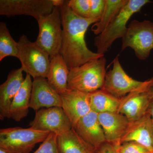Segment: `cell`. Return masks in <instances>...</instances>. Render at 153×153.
<instances>
[{"label":"cell","instance_id":"obj_1","mask_svg":"<svg viewBox=\"0 0 153 153\" xmlns=\"http://www.w3.org/2000/svg\"><path fill=\"white\" fill-rule=\"evenodd\" d=\"M62 19L63 39L60 54L69 69L104 56L91 51L85 41L89 26L97 20L78 16L67 4V1L59 7Z\"/></svg>","mask_w":153,"mask_h":153},{"label":"cell","instance_id":"obj_2","mask_svg":"<svg viewBox=\"0 0 153 153\" xmlns=\"http://www.w3.org/2000/svg\"><path fill=\"white\" fill-rule=\"evenodd\" d=\"M106 64L103 56L70 69L68 89L89 94L101 89L106 74Z\"/></svg>","mask_w":153,"mask_h":153},{"label":"cell","instance_id":"obj_3","mask_svg":"<svg viewBox=\"0 0 153 153\" xmlns=\"http://www.w3.org/2000/svg\"><path fill=\"white\" fill-rule=\"evenodd\" d=\"M151 2L149 0H128L107 27L94 38L97 53L104 55L117 39L122 38L127 30V23L133 15L140 12L144 6Z\"/></svg>","mask_w":153,"mask_h":153},{"label":"cell","instance_id":"obj_4","mask_svg":"<svg viewBox=\"0 0 153 153\" xmlns=\"http://www.w3.org/2000/svg\"><path fill=\"white\" fill-rule=\"evenodd\" d=\"M18 43L17 58L21 62L23 71L33 79L47 78L50 68L49 55L36 42L30 41L26 35H22Z\"/></svg>","mask_w":153,"mask_h":153},{"label":"cell","instance_id":"obj_5","mask_svg":"<svg viewBox=\"0 0 153 153\" xmlns=\"http://www.w3.org/2000/svg\"><path fill=\"white\" fill-rule=\"evenodd\" d=\"M50 133L30 127L1 128L0 148L11 153H30L36 144L43 143Z\"/></svg>","mask_w":153,"mask_h":153},{"label":"cell","instance_id":"obj_6","mask_svg":"<svg viewBox=\"0 0 153 153\" xmlns=\"http://www.w3.org/2000/svg\"><path fill=\"white\" fill-rule=\"evenodd\" d=\"M38 22L39 33L36 41L50 58L60 54L63 39L62 19L59 7H54L52 13Z\"/></svg>","mask_w":153,"mask_h":153},{"label":"cell","instance_id":"obj_7","mask_svg":"<svg viewBox=\"0 0 153 153\" xmlns=\"http://www.w3.org/2000/svg\"><path fill=\"white\" fill-rule=\"evenodd\" d=\"M122 39V51L130 47L138 59L146 60L153 49V22L133 20L128 26L126 33Z\"/></svg>","mask_w":153,"mask_h":153},{"label":"cell","instance_id":"obj_8","mask_svg":"<svg viewBox=\"0 0 153 153\" xmlns=\"http://www.w3.org/2000/svg\"><path fill=\"white\" fill-rule=\"evenodd\" d=\"M52 0H1L0 15L30 16L37 21L52 13Z\"/></svg>","mask_w":153,"mask_h":153},{"label":"cell","instance_id":"obj_9","mask_svg":"<svg viewBox=\"0 0 153 153\" xmlns=\"http://www.w3.org/2000/svg\"><path fill=\"white\" fill-rule=\"evenodd\" d=\"M29 126L31 128L54 133L57 135L73 128L71 122L61 107L43 108L37 111Z\"/></svg>","mask_w":153,"mask_h":153},{"label":"cell","instance_id":"obj_10","mask_svg":"<svg viewBox=\"0 0 153 153\" xmlns=\"http://www.w3.org/2000/svg\"><path fill=\"white\" fill-rule=\"evenodd\" d=\"M146 82L133 79L126 73L118 57L113 61L112 68L106 72L104 85L101 89L121 98L142 87Z\"/></svg>","mask_w":153,"mask_h":153},{"label":"cell","instance_id":"obj_11","mask_svg":"<svg viewBox=\"0 0 153 153\" xmlns=\"http://www.w3.org/2000/svg\"><path fill=\"white\" fill-rule=\"evenodd\" d=\"M153 85V77L146 80L142 87L121 97L118 113L125 116L130 122L142 117L147 112L149 91Z\"/></svg>","mask_w":153,"mask_h":153},{"label":"cell","instance_id":"obj_12","mask_svg":"<svg viewBox=\"0 0 153 153\" xmlns=\"http://www.w3.org/2000/svg\"><path fill=\"white\" fill-rule=\"evenodd\" d=\"M60 96L62 108L74 128L80 119L91 111L90 94L68 89Z\"/></svg>","mask_w":153,"mask_h":153},{"label":"cell","instance_id":"obj_13","mask_svg":"<svg viewBox=\"0 0 153 153\" xmlns=\"http://www.w3.org/2000/svg\"><path fill=\"white\" fill-rule=\"evenodd\" d=\"M62 107L61 96L49 85L47 78L33 79L30 108L36 111L43 108Z\"/></svg>","mask_w":153,"mask_h":153},{"label":"cell","instance_id":"obj_14","mask_svg":"<svg viewBox=\"0 0 153 153\" xmlns=\"http://www.w3.org/2000/svg\"><path fill=\"white\" fill-rule=\"evenodd\" d=\"M128 142L139 143L153 153V119L149 113L130 122L121 144Z\"/></svg>","mask_w":153,"mask_h":153},{"label":"cell","instance_id":"obj_15","mask_svg":"<svg viewBox=\"0 0 153 153\" xmlns=\"http://www.w3.org/2000/svg\"><path fill=\"white\" fill-rule=\"evenodd\" d=\"M82 139L95 149L106 142L98 114L91 111L80 119L74 128Z\"/></svg>","mask_w":153,"mask_h":153},{"label":"cell","instance_id":"obj_16","mask_svg":"<svg viewBox=\"0 0 153 153\" xmlns=\"http://www.w3.org/2000/svg\"><path fill=\"white\" fill-rule=\"evenodd\" d=\"M23 71L21 67L12 70L7 80L0 85V119L1 120L10 118L12 102L25 81Z\"/></svg>","mask_w":153,"mask_h":153},{"label":"cell","instance_id":"obj_17","mask_svg":"<svg viewBox=\"0 0 153 153\" xmlns=\"http://www.w3.org/2000/svg\"><path fill=\"white\" fill-rule=\"evenodd\" d=\"M98 119L106 141L120 146L121 140L128 127L129 120L118 112L98 114Z\"/></svg>","mask_w":153,"mask_h":153},{"label":"cell","instance_id":"obj_18","mask_svg":"<svg viewBox=\"0 0 153 153\" xmlns=\"http://www.w3.org/2000/svg\"><path fill=\"white\" fill-rule=\"evenodd\" d=\"M69 70L60 53L51 58L47 79L49 85L60 95L68 89Z\"/></svg>","mask_w":153,"mask_h":153},{"label":"cell","instance_id":"obj_19","mask_svg":"<svg viewBox=\"0 0 153 153\" xmlns=\"http://www.w3.org/2000/svg\"><path fill=\"white\" fill-rule=\"evenodd\" d=\"M33 81L31 76L27 74L22 87L15 96L10 110V118L20 121L29 113Z\"/></svg>","mask_w":153,"mask_h":153},{"label":"cell","instance_id":"obj_20","mask_svg":"<svg viewBox=\"0 0 153 153\" xmlns=\"http://www.w3.org/2000/svg\"><path fill=\"white\" fill-rule=\"evenodd\" d=\"M57 149L59 153H94L95 149L82 139L74 128L58 135Z\"/></svg>","mask_w":153,"mask_h":153},{"label":"cell","instance_id":"obj_21","mask_svg":"<svg viewBox=\"0 0 153 153\" xmlns=\"http://www.w3.org/2000/svg\"><path fill=\"white\" fill-rule=\"evenodd\" d=\"M91 111L99 114L118 112L121 98L100 89L90 94Z\"/></svg>","mask_w":153,"mask_h":153},{"label":"cell","instance_id":"obj_22","mask_svg":"<svg viewBox=\"0 0 153 153\" xmlns=\"http://www.w3.org/2000/svg\"><path fill=\"white\" fill-rule=\"evenodd\" d=\"M127 1L128 0H105L104 11L101 18L91 27L94 34L97 36L104 31Z\"/></svg>","mask_w":153,"mask_h":153},{"label":"cell","instance_id":"obj_23","mask_svg":"<svg viewBox=\"0 0 153 153\" xmlns=\"http://www.w3.org/2000/svg\"><path fill=\"white\" fill-rule=\"evenodd\" d=\"M18 43L11 36L5 22L0 23V61L5 57H17Z\"/></svg>","mask_w":153,"mask_h":153},{"label":"cell","instance_id":"obj_24","mask_svg":"<svg viewBox=\"0 0 153 153\" xmlns=\"http://www.w3.org/2000/svg\"><path fill=\"white\" fill-rule=\"evenodd\" d=\"M67 4L71 10L78 16L90 18V0H70Z\"/></svg>","mask_w":153,"mask_h":153},{"label":"cell","instance_id":"obj_25","mask_svg":"<svg viewBox=\"0 0 153 153\" xmlns=\"http://www.w3.org/2000/svg\"><path fill=\"white\" fill-rule=\"evenodd\" d=\"M57 136L56 134L50 133L34 153H59L57 146Z\"/></svg>","mask_w":153,"mask_h":153},{"label":"cell","instance_id":"obj_26","mask_svg":"<svg viewBox=\"0 0 153 153\" xmlns=\"http://www.w3.org/2000/svg\"><path fill=\"white\" fill-rule=\"evenodd\" d=\"M120 153H153L142 145L134 142L123 143L120 148Z\"/></svg>","mask_w":153,"mask_h":153},{"label":"cell","instance_id":"obj_27","mask_svg":"<svg viewBox=\"0 0 153 153\" xmlns=\"http://www.w3.org/2000/svg\"><path fill=\"white\" fill-rule=\"evenodd\" d=\"M105 0H90V18L99 21L105 7Z\"/></svg>","mask_w":153,"mask_h":153},{"label":"cell","instance_id":"obj_28","mask_svg":"<svg viewBox=\"0 0 153 153\" xmlns=\"http://www.w3.org/2000/svg\"><path fill=\"white\" fill-rule=\"evenodd\" d=\"M120 146L106 141L96 149L94 153H120Z\"/></svg>","mask_w":153,"mask_h":153},{"label":"cell","instance_id":"obj_29","mask_svg":"<svg viewBox=\"0 0 153 153\" xmlns=\"http://www.w3.org/2000/svg\"><path fill=\"white\" fill-rule=\"evenodd\" d=\"M149 102L147 113L150 115L153 119V85L149 91Z\"/></svg>","mask_w":153,"mask_h":153},{"label":"cell","instance_id":"obj_30","mask_svg":"<svg viewBox=\"0 0 153 153\" xmlns=\"http://www.w3.org/2000/svg\"><path fill=\"white\" fill-rule=\"evenodd\" d=\"M52 1L54 7H60L65 3L66 1H64V0H52Z\"/></svg>","mask_w":153,"mask_h":153},{"label":"cell","instance_id":"obj_31","mask_svg":"<svg viewBox=\"0 0 153 153\" xmlns=\"http://www.w3.org/2000/svg\"><path fill=\"white\" fill-rule=\"evenodd\" d=\"M0 153H11L8 151L5 150L1 148H0Z\"/></svg>","mask_w":153,"mask_h":153}]
</instances>
